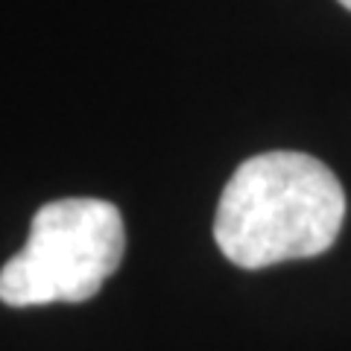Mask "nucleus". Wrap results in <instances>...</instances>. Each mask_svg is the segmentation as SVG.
<instances>
[{
  "mask_svg": "<svg viewBox=\"0 0 351 351\" xmlns=\"http://www.w3.org/2000/svg\"><path fill=\"white\" fill-rule=\"evenodd\" d=\"M346 193L331 167L304 152L246 158L223 188L214 217L219 252L243 269L316 258L334 246Z\"/></svg>",
  "mask_w": 351,
  "mask_h": 351,
  "instance_id": "nucleus-1",
  "label": "nucleus"
},
{
  "mask_svg": "<svg viewBox=\"0 0 351 351\" xmlns=\"http://www.w3.org/2000/svg\"><path fill=\"white\" fill-rule=\"evenodd\" d=\"M123 252V217L112 202L88 196L47 202L32 217L24 249L0 269V302H88L120 267Z\"/></svg>",
  "mask_w": 351,
  "mask_h": 351,
  "instance_id": "nucleus-2",
  "label": "nucleus"
},
{
  "mask_svg": "<svg viewBox=\"0 0 351 351\" xmlns=\"http://www.w3.org/2000/svg\"><path fill=\"white\" fill-rule=\"evenodd\" d=\"M339 3H343V6L348 9V12H351V0H339Z\"/></svg>",
  "mask_w": 351,
  "mask_h": 351,
  "instance_id": "nucleus-3",
  "label": "nucleus"
}]
</instances>
